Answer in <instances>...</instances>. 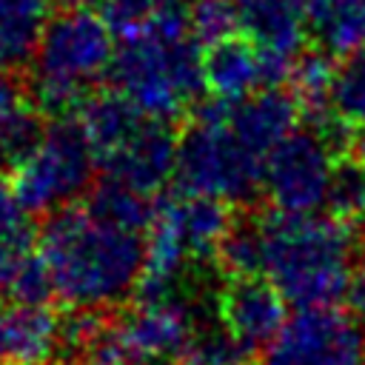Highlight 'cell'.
<instances>
[{
	"mask_svg": "<svg viewBox=\"0 0 365 365\" xmlns=\"http://www.w3.org/2000/svg\"><path fill=\"white\" fill-rule=\"evenodd\" d=\"M331 217L351 228H365V165L351 157H339L325 200Z\"/></svg>",
	"mask_w": 365,
	"mask_h": 365,
	"instance_id": "obj_20",
	"label": "cell"
},
{
	"mask_svg": "<svg viewBox=\"0 0 365 365\" xmlns=\"http://www.w3.org/2000/svg\"><path fill=\"white\" fill-rule=\"evenodd\" d=\"M345 157L356 160L359 165H365V125H356L351 128V137H348V148H345Z\"/></svg>",
	"mask_w": 365,
	"mask_h": 365,
	"instance_id": "obj_24",
	"label": "cell"
},
{
	"mask_svg": "<svg viewBox=\"0 0 365 365\" xmlns=\"http://www.w3.org/2000/svg\"><path fill=\"white\" fill-rule=\"evenodd\" d=\"M308 37L331 57L365 48V0H308Z\"/></svg>",
	"mask_w": 365,
	"mask_h": 365,
	"instance_id": "obj_16",
	"label": "cell"
},
{
	"mask_svg": "<svg viewBox=\"0 0 365 365\" xmlns=\"http://www.w3.org/2000/svg\"><path fill=\"white\" fill-rule=\"evenodd\" d=\"M160 6H182V3H188V0H157Z\"/></svg>",
	"mask_w": 365,
	"mask_h": 365,
	"instance_id": "obj_26",
	"label": "cell"
},
{
	"mask_svg": "<svg viewBox=\"0 0 365 365\" xmlns=\"http://www.w3.org/2000/svg\"><path fill=\"white\" fill-rule=\"evenodd\" d=\"M202 80L205 91L220 100H240L265 88L262 48L245 31H234L202 46Z\"/></svg>",
	"mask_w": 365,
	"mask_h": 365,
	"instance_id": "obj_14",
	"label": "cell"
},
{
	"mask_svg": "<svg viewBox=\"0 0 365 365\" xmlns=\"http://www.w3.org/2000/svg\"><path fill=\"white\" fill-rule=\"evenodd\" d=\"M336 160L339 151L319 128L297 125L265 157L259 194H265L277 211L317 214L328 200Z\"/></svg>",
	"mask_w": 365,
	"mask_h": 365,
	"instance_id": "obj_9",
	"label": "cell"
},
{
	"mask_svg": "<svg viewBox=\"0 0 365 365\" xmlns=\"http://www.w3.org/2000/svg\"><path fill=\"white\" fill-rule=\"evenodd\" d=\"M180 365H254V351L242 345L222 322L197 325L185 351L180 354Z\"/></svg>",
	"mask_w": 365,
	"mask_h": 365,
	"instance_id": "obj_18",
	"label": "cell"
},
{
	"mask_svg": "<svg viewBox=\"0 0 365 365\" xmlns=\"http://www.w3.org/2000/svg\"><path fill=\"white\" fill-rule=\"evenodd\" d=\"M51 294L71 311L97 314L140 291L145 231L114 222L91 202L66 205L46 217L37 234Z\"/></svg>",
	"mask_w": 365,
	"mask_h": 365,
	"instance_id": "obj_1",
	"label": "cell"
},
{
	"mask_svg": "<svg viewBox=\"0 0 365 365\" xmlns=\"http://www.w3.org/2000/svg\"><path fill=\"white\" fill-rule=\"evenodd\" d=\"M66 339V322L46 302L0 305V365H46Z\"/></svg>",
	"mask_w": 365,
	"mask_h": 365,
	"instance_id": "obj_13",
	"label": "cell"
},
{
	"mask_svg": "<svg viewBox=\"0 0 365 365\" xmlns=\"http://www.w3.org/2000/svg\"><path fill=\"white\" fill-rule=\"evenodd\" d=\"M97 157L77 117H54L11 163V185L31 214H51L77 202L94 182Z\"/></svg>",
	"mask_w": 365,
	"mask_h": 365,
	"instance_id": "obj_7",
	"label": "cell"
},
{
	"mask_svg": "<svg viewBox=\"0 0 365 365\" xmlns=\"http://www.w3.org/2000/svg\"><path fill=\"white\" fill-rule=\"evenodd\" d=\"M185 14H188L191 34L202 46L240 31L237 0H191V6H188Z\"/></svg>",
	"mask_w": 365,
	"mask_h": 365,
	"instance_id": "obj_21",
	"label": "cell"
},
{
	"mask_svg": "<svg viewBox=\"0 0 365 365\" xmlns=\"http://www.w3.org/2000/svg\"><path fill=\"white\" fill-rule=\"evenodd\" d=\"M63 6H91L94 0H60Z\"/></svg>",
	"mask_w": 365,
	"mask_h": 365,
	"instance_id": "obj_25",
	"label": "cell"
},
{
	"mask_svg": "<svg viewBox=\"0 0 365 365\" xmlns=\"http://www.w3.org/2000/svg\"><path fill=\"white\" fill-rule=\"evenodd\" d=\"M117 31L91 6H63L48 14L31 51L29 88L40 111L54 117L71 114L108 80Z\"/></svg>",
	"mask_w": 365,
	"mask_h": 365,
	"instance_id": "obj_4",
	"label": "cell"
},
{
	"mask_svg": "<svg viewBox=\"0 0 365 365\" xmlns=\"http://www.w3.org/2000/svg\"><path fill=\"white\" fill-rule=\"evenodd\" d=\"M46 365H71V362H54V359H51V362H46Z\"/></svg>",
	"mask_w": 365,
	"mask_h": 365,
	"instance_id": "obj_27",
	"label": "cell"
},
{
	"mask_svg": "<svg viewBox=\"0 0 365 365\" xmlns=\"http://www.w3.org/2000/svg\"><path fill=\"white\" fill-rule=\"evenodd\" d=\"M257 240V274L265 277L288 305H339L351 288L356 228L336 217L268 211L251 222Z\"/></svg>",
	"mask_w": 365,
	"mask_h": 365,
	"instance_id": "obj_2",
	"label": "cell"
},
{
	"mask_svg": "<svg viewBox=\"0 0 365 365\" xmlns=\"http://www.w3.org/2000/svg\"><path fill=\"white\" fill-rule=\"evenodd\" d=\"M257 365H365V331L336 305L297 308L259 351Z\"/></svg>",
	"mask_w": 365,
	"mask_h": 365,
	"instance_id": "obj_10",
	"label": "cell"
},
{
	"mask_svg": "<svg viewBox=\"0 0 365 365\" xmlns=\"http://www.w3.org/2000/svg\"><path fill=\"white\" fill-rule=\"evenodd\" d=\"M103 9H106L103 17L111 23V29L117 34H125L140 23H145L160 9V3L157 0H103Z\"/></svg>",
	"mask_w": 365,
	"mask_h": 365,
	"instance_id": "obj_22",
	"label": "cell"
},
{
	"mask_svg": "<svg viewBox=\"0 0 365 365\" xmlns=\"http://www.w3.org/2000/svg\"><path fill=\"white\" fill-rule=\"evenodd\" d=\"M231 228V208L222 200L180 191L154 202V217L145 231L140 297L171 294L188 265L220 254Z\"/></svg>",
	"mask_w": 365,
	"mask_h": 365,
	"instance_id": "obj_6",
	"label": "cell"
},
{
	"mask_svg": "<svg viewBox=\"0 0 365 365\" xmlns=\"http://www.w3.org/2000/svg\"><path fill=\"white\" fill-rule=\"evenodd\" d=\"M40 134V108L29 83L0 71V163H14Z\"/></svg>",
	"mask_w": 365,
	"mask_h": 365,
	"instance_id": "obj_17",
	"label": "cell"
},
{
	"mask_svg": "<svg viewBox=\"0 0 365 365\" xmlns=\"http://www.w3.org/2000/svg\"><path fill=\"white\" fill-rule=\"evenodd\" d=\"M305 9L308 0H237L240 31L265 51L299 57L308 37Z\"/></svg>",
	"mask_w": 365,
	"mask_h": 365,
	"instance_id": "obj_15",
	"label": "cell"
},
{
	"mask_svg": "<svg viewBox=\"0 0 365 365\" xmlns=\"http://www.w3.org/2000/svg\"><path fill=\"white\" fill-rule=\"evenodd\" d=\"M108 83L140 114L171 123L205 91L202 43L180 6H160L145 23L120 34Z\"/></svg>",
	"mask_w": 365,
	"mask_h": 365,
	"instance_id": "obj_3",
	"label": "cell"
},
{
	"mask_svg": "<svg viewBox=\"0 0 365 365\" xmlns=\"http://www.w3.org/2000/svg\"><path fill=\"white\" fill-rule=\"evenodd\" d=\"M197 317L185 299L171 294L140 297V302L108 325L88 334V365H174L197 331Z\"/></svg>",
	"mask_w": 365,
	"mask_h": 365,
	"instance_id": "obj_8",
	"label": "cell"
},
{
	"mask_svg": "<svg viewBox=\"0 0 365 365\" xmlns=\"http://www.w3.org/2000/svg\"><path fill=\"white\" fill-rule=\"evenodd\" d=\"M265 157L231 123L228 100L211 97L194 111L185 131L177 137L174 177L180 191L245 202L262 188Z\"/></svg>",
	"mask_w": 365,
	"mask_h": 365,
	"instance_id": "obj_5",
	"label": "cell"
},
{
	"mask_svg": "<svg viewBox=\"0 0 365 365\" xmlns=\"http://www.w3.org/2000/svg\"><path fill=\"white\" fill-rule=\"evenodd\" d=\"M348 302H351L354 317H356L359 322H365V240H362V245L356 248V257H354V271H351Z\"/></svg>",
	"mask_w": 365,
	"mask_h": 365,
	"instance_id": "obj_23",
	"label": "cell"
},
{
	"mask_svg": "<svg viewBox=\"0 0 365 365\" xmlns=\"http://www.w3.org/2000/svg\"><path fill=\"white\" fill-rule=\"evenodd\" d=\"M285 297L265 277H231L220 294V322L254 354L285 325Z\"/></svg>",
	"mask_w": 365,
	"mask_h": 365,
	"instance_id": "obj_12",
	"label": "cell"
},
{
	"mask_svg": "<svg viewBox=\"0 0 365 365\" xmlns=\"http://www.w3.org/2000/svg\"><path fill=\"white\" fill-rule=\"evenodd\" d=\"M97 168L103 171V180L154 197L174 177L177 137L168 131V123L140 117L137 125L97 160Z\"/></svg>",
	"mask_w": 365,
	"mask_h": 365,
	"instance_id": "obj_11",
	"label": "cell"
},
{
	"mask_svg": "<svg viewBox=\"0 0 365 365\" xmlns=\"http://www.w3.org/2000/svg\"><path fill=\"white\" fill-rule=\"evenodd\" d=\"M328 106L351 128L365 125V48L345 54L334 68Z\"/></svg>",
	"mask_w": 365,
	"mask_h": 365,
	"instance_id": "obj_19",
	"label": "cell"
}]
</instances>
